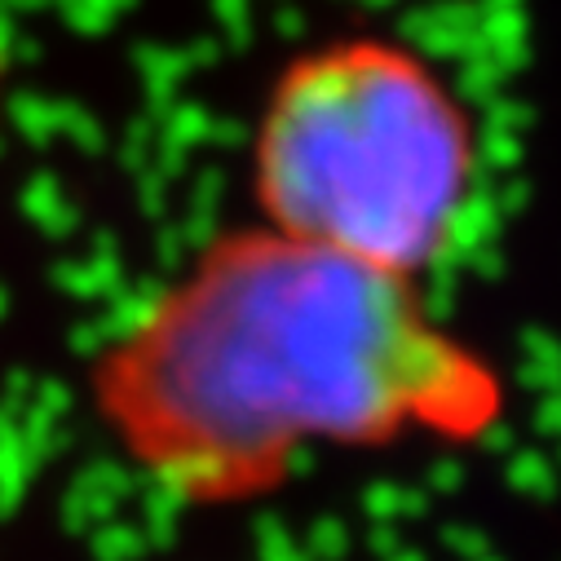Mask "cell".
<instances>
[{
	"mask_svg": "<svg viewBox=\"0 0 561 561\" xmlns=\"http://www.w3.org/2000/svg\"><path fill=\"white\" fill-rule=\"evenodd\" d=\"M0 84H5V32H0Z\"/></svg>",
	"mask_w": 561,
	"mask_h": 561,
	"instance_id": "cell-3",
	"label": "cell"
},
{
	"mask_svg": "<svg viewBox=\"0 0 561 561\" xmlns=\"http://www.w3.org/2000/svg\"><path fill=\"white\" fill-rule=\"evenodd\" d=\"M482 137L456 84L407 41L336 36L278 67L256 111V221L425 278L460 239Z\"/></svg>",
	"mask_w": 561,
	"mask_h": 561,
	"instance_id": "cell-2",
	"label": "cell"
},
{
	"mask_svg": "<svg viewBox=\"0 0 561 561\" xmlns=\"http://www.w3.org/2000/svg\"><path fill=\"white\" fill-rule=\"evenodd\" d=\"M89 415L182 508L274 500L319 451L482 447L500 363L434 314L425 284L234 226L199 243L84 367Z\"/></svg>",
	"mask_w": 561,
	"mask_h": 561,
	"instance_id": "cell-1",
	"label": "cell"
}]
</instances>
